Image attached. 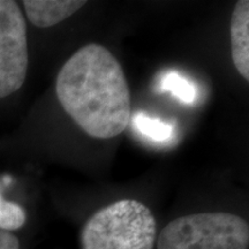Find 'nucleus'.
Returning <instances> with one entry per match:
<instances>
[{
    "label": "nucleus",
    "mask_w": 249,
    "mask_h": 249,
    "mask_svg": "<svg viewBox=\"0 0 249 249\" xmlns=\"http://www.w3.org/2000/svg\"><path fill=\"white\" fill-rule=\"evenodd\" d=\"M55 90L66 113L91 138L112 139L128 126V83L119 61L103 45L77 50L59 71Z\"/></svg>",
    "instance_id": "nucleus-1"
},
{
    "label": "nucleus",
    "mask_w": 249,
    "mask_h": 249,
    "mask_svg": "<svg viewBox=\"0 0 249 249\" xmlns=\"http://www.w3.org/2000/svg\"><path fill=\"white\" fill-rule=\"evenodd\" d=\"M155 217L136 200H120L97 211L81 233L82 249H154Z\"/></svg>",
    "instance_id": "nucleus-2"
},
{
    "label": "nucleus",
    "mask_w": 249,
    "mask_h": 249,
    "mask_svg": "<svg viewBox=\"0 0 249 249\" xmlns=\"http://www.w3.org/2000/svg\"><path fill=\"white\" fill-rule=\"evenodd\" d=\"M249 226L229 213L182 216L161 230L157 249H247Z\"/></svg>",
    "instance_id": "nucleus-3"
},
{
    "label": "nucleus",
    "mask_w": 249,
    "mask_h": 249,
    "mask_svg": "<svg viewBox=\"0 0 249 249\" xmlns=\"http://www.w3.org/2000/svg\"><path fill=\"white\" fill-rule=\"evenodd\" d=\"M27 27L15 1L0 0V98L22 87L28 70Z\"/></svg>",
    "instance_id": "nucleus-4"
},
{
    "label": "nucleus",
    "mask_w": 249,
    "mask_h": 249,
    "mask_svg": "<svg viewBox=\"0 0 249 249\" xmlns=\"http://www.w3.org/2000/svg\"><path fill=\"white\" fill-rule=\"evenodd\" d=\"M231 46L233 64L239 74L249 81V1L236 2L231 18Z\"/></svg>",
    "instance_id": "nucleus-5"
},
{
    "label": "nucleus",
    "mask_w": 249,
    "mask_h": 249,
    "mask_svg": "<svg viewBox=\"0 0 249 249\" xmlns=\"http://www.w3.org/2000/svg\"><path fill=\"white\" fill-rule=\"evenodd\" d=\"M86 4L79 0H26L23 7L34 26L49 28L71 17Z\"/></svg>",
    "instance_id": "nucleus-6"
},
{
    "label": "nucleus",
    "mask_w": 249,
    "mask_h": 249,
    "mask_svg": "<svg viewBox=\"0 0 249 249\" xmlns=\"http://www.w3.org/2000/svg\"><path fill=\"white\" fill-rule=\"evenodd\" d=\"M158 88L161 92H170L185 104H192L197 97V89L191 80L176 71H170L160 77Z\"/></svg>",
    "instance_id": "nucleus-7"
},
{
    "label": "nucleus",
    "mask_w": 249,
    "mask_h": 249,
    "mask_svg": "<svg viewBox=\"0 0 249 249\" xmlns=\"http://www.w3.org/2000/svg\"><path fill=\"white\" fill-rule=\"evenodd\" d=\"M133 127L142 136L154 142H166L172 139L174 134L173 126L169 123L151 118L148 114L139 112L133 117Z\"/></svg>",
    "instance_id": "nucleus-8"
},
{
    "label": "nucleus",
    "mask_w": 249,
    "mask_h": 249,
    "mask_svg": "<svg viewBox=\"0 0 249 249\" xmlns=\"http://www.w3.org/2000/svg\"><path fill=\"white\" fill-rule=\"evenodd\" d=\"M0 249H20V242L11 233L0 231Z\"/></svg>",
    "instance_id": "nucleus-9"
},
{
    "label": "nucleus",
    "mask_w": 249,
    "mask_h": 249,
    "mask_svg": "<svg viewBox=\"0 0 249 249\" xmlns=\"http://www.w3.org/2000/svg\"><path fill=\"white\" fill-rule=\"evenodd\" d=\"M6 202H7V201H5L4 198H2V195H1V188H0V213H1L2 209H4V207H5Z\"/></svg>",
    "instance_id": "nucleus-10"
}]
</instances>
